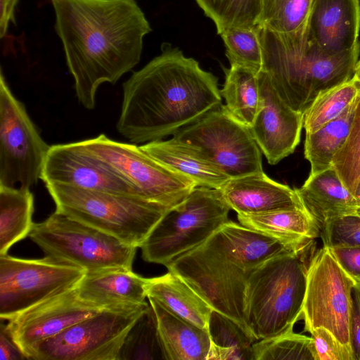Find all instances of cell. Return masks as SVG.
<instances>
[{"label": "cell", "instance_id": "cell-19", "mask_svg": "<svg viewBox=\"0 0 360 360\" xmlns=\"http://www.w3.org/2000/svg\"><path fill=\"white\" fill-rule=\"evenodd\" d=\"M219 190L238 214L304 209L296 189L271 179L263 172L230 179Z\"/></svg>", "mask_w": 360, "mask_h": 360}, {"label": "cell", "instance_id": "cell-29", "mask_svg": "<svg viewBox=\"0 0 360 360\" xmlns=\"http://www.w3.org/2000/svg\"><path fill=\"white\" fill-rule=\"evenodd\" d=\"M207 330L211 345L207 360H253L257 340L231 318L212 309Z\"/></svg>", "mask_w": 360, "mask_h": 360}, {"label": "cell", "instance_id": "cell-7", "mask_svg": "<svg viewBox=\"0 0 360 360\" xmlns=\"http://www.w3.org/2000/svg\"><path fill=\"white\" fill-rule=\"evenodd\" d=\"M230 210L219 189L196 186L151 230L140 247L143 260L166 266L229 221Z\"/></svg>", "mask_w": 360, "mask_h": 360}, {"label": "cell", "instance_id": "cell-36", "mask_svg": "<svg viewBox=\"0 0 360 360\" xmlns=\"http://www.w3.org/2000/svg\"><path fill=\"white\" fill-rule=\"evenodd\" d=\"M332 167L347 189L354 195L360 181V93L347 139L334 156Z\"/></svg>", "mask_w": 360, "mask_h": 360}, {"label": "cell", "instance_id": "cell-8", "mask_svg": "<svg viewBox=\"0 0 360 360\" xmlns=\"http://www.w3.org/2000/svg\"><path fill=\"white\" fill-rule=\"evenodd\" d=\"M29 237L46 255L79 266L86 273L132 270L138 248L56 211L34 223Z\"/></svg>", "mask_w": 360, "mask_h": 360}, {"label": "cell", "instance_id": "cell-3", "mask_svg": "<svg viewBox=\"0 0 360 360\" xmlns=\"http://www.w3.org/2000/svg\"><path fill=\"white\" fill-rule=\"evenodd\" d=\"M285 252L277 240L229 221L204 243L165 266L184 279L213 310L250 333L245 319L249 278L262 264Z\"/></svg>", "mask_w": 360, "mask_h": 360}, {"label": "cell", "instance_id": "cell-1", "mask_svg": "<svg viewBox=\"0 0 360 360\" xmlns=\"http://www.w3.org/2000/svg\"><path fill=\"white\" fill-rule=\"evenodd\" d=\"M51 1L76 96L92 110L99 86L114 84L139 63L151 27L135 0Z\"/></svg>", "mask_w": 360, "mask_h": 360}, {"label": "cell", "instance_id": "cell-34", "mask_svg": "<svg viewBox=\"0 0 360 360\" xmlns=\"http://www.w3.org/2000/svg\"><path fill=\"white\" fill-rule=\"evenodd\" d=\"M259 26L234 27L221 33L230 65L248 68L257 73L262 69Z\"/></svg>", "mask_w": 360, "mask_h": 360}, {"label": "cell", "instance_id": "cell-16", "mask_svg": "<svg viewBox=\"0 0 360 360\" xmlns=\"http://www.w3.org/2000/svg\"><path fill=\"white\" fill-rule=\"evenodd\" d=\"M260 100L249 129L270 165L292 153L300 143L303 115L292 109L279 96L266 74H258Z\"/></svg>", "mask_w": 360, "mask_h": 360}, {"label": "cell", "instance_id": "cell-31", "mask_svg": "<svg viewBox=\"0 0 360 360\" xmlns=\"http://www.w3.org/2000/svg\"><path fill=\"white\" fill-rule=\"evenodd\" d=\"M313 0H262L258 25L279 34L306 30Z\"/></svg>", "mask_w": 360, "mask_h": 360}, {"label": "cell", "instance_id": "cell-21", "mask_svg": "<svg viewBox=\"0 0 360 360\" xmlns=\"http://www.w3.org/2000/svg\"><path fill=\"white\" fill-rule=\"evenodd\" d=\"M148 278L132 270L116 269L86 273L77 285L84 302L100 308L146 302Z\"/></svg>", "mask_w": 360, "mask_h": 360}, {"label": "cell", "instance_id": "cell-44", "mask_svg": "<svg viewBox=\"0 0 360 360\" xmlns=\"http://www.w3.org/2000/svg\"><path fill=\"white\" fill-rule=\"evenodd\" d=\"M354 77L360 82V60H358L356 65Z\"/></svg>", "mask_w": 360, "mask_h": 360}, {"label": "cell", "instance_id": "cell-32", "mask_svg": "<svg viewBox=\"0 0 360 360\" xmlns=\"http://www.w3.org/2000/svg\"><path fill=\"white\" fill-rule=\"evenodd\" d=\"M214 22L217 33L234 27L258 25L262 0H195Z\"/></svg>", "mask_w": 360, "mask_h": 360}, {"label": "cell", "instance_id": "cell-38", "mask_svg": "<svg viewBox=\"0 0 360 360\" xmlns=\"http://www.w3.org/2000/svg\"><path fill=\"white\" fill-rule=\"evenodd\" d=\"M310 334L314 360H354L352 350L328 329L318 327Z\"/></svg>", "mask_w": 360, "mask_h": 360}, {"label": "cell", "instance_id": "cell-42", "mask_svg": "<svg viewBox=\"0 0 360 360\" xmlns=\"http://www.w3.org/2000/svg\"><path fill=\"white\" fill-rule=\"evenodd\" d=\"M18 0H0V37H4L10 22L15 23V10Z\"/></svg>", "mask_w": 360, "mask_h": 360}, {"label": "cell", "instance_id": "cell-2", "mask_svg": "<svg viewBox=\"0 0 360 360\" xmlns=\"http://www.w3.org/2000/svg\"><path fill=\"white\" fill-rule=\"evenodd\" d=\"M217 81L197 60L163 43L161 53L123 84L117 129L134 144L173 136L221 104Z\"/></svg>", "mask_w": 360, "mask_h": 360}, {"label": "cell", "instance_id": "cell-17", "mask_svg": "<svg viewBox=\"0 0 360 360\" xmlns=\"http://www.w3.org/2000/svg\"><path fill=\"white\" fill-rule=\"evenodd\" d=\"M41 179L45 184H63L141 197L133 186L84 150L78 142L51 146Z\"/></svg>", "mask_w": 360, "mask_h": 360}, {"label": "cell", "instance_id": "cell-26", "mask_svg": "<svg viewBox=\"0 0 360 360\" xmlns=\"http://www.w3.org/2000/svg\"><path fill=\"white\" fill-rule=\"evenodd\" d=\"M34 201L28 188L0 186V255L29 236L34 224Z\"/></svg>", "mask_w": 360, "mask_h": 360}, {"label": "cell", "instance_id": "cell-28", "mask_svg": "<svg viewBox=\"0 0 360 360\" xmlns=\"http://www.w3.org/2000/svg\"><path fill=\"white\" fill-rule=\"evenodd\" d=\"M356 100L338 117L318 130L306 133L304 157L311 165L310 174L332 167L337 152L344 144L353 120Z\"/></svg>", "mask_w": 360, "mask_h": 360}, {"label": "cell", "instance_id": "cell-25", "mask_svg": "<svg viewBox=\"0 0 360 360\" xmlns=\"http://www.w3.org/2000/svg\"><path fill=\"white\" fill-rule=\"evenodd\" d=\"M147 297L169 311L203 329H208L212 307L184 279L172 271L148 278Z\"/></svg>", "mask_w": 360, "mask_h": 360}, {"label": "cell", "instance_id": "cell-39", "mask_svg": "<svg viewBox=\"0 0 360 360\" xmlns=\"http://www.w3.org/2000/svg\"><path fill=\"white\" fill-rule=\"evenodd\" d=\"M329 249L347 274L356 283H360V245L333 246L330 247Z\"/></svg>", "mask_w": 360, "mask_h": 360}, {"label": "cell", "instance_id": "cell-43", "mask_svg": "<svg viewBox=\"0 0 360 360\" xmlns=\"http://www.w3.org/2000/svg\"><path fill=\"white\" fill-rule=\"evenodd\" d=\"M354 196L356 199L358 207H360V181L356 188V190L354 193Z\"/></svg>", "mask_w": 360, "mask_h": 360}, {"label": "cell", "instance_id": "cell-9", "mask_svg": "<svg viewBox=\"0 0 360 360\" xmlns=\"http://www.w3.org/2000/svg\"><path fill=\"white\" fill-rule=\"evenodd\" d=\"M148 307L146 302L104 308L39 344L29 359L118 360L129 332Z\"/></svg>", "mask_w": 360, "mask_h": 360}, {"label": "cell", "instance_id": "cell-35", "mask_svg": "<svg viewBox=\"0 0 360 360\" xmlns=\"http://www.w3.org/2000/svg\"><path fill=\"white\" fill-rule=\"evenodd\" d=\"M253 360H314L311 337L293 330L257 340Z\"/></svg>", "mask_w": 360, "mask_h": 360}, {"label": "cell", "instance_id": "cell-6", "mask_svg": "<svg viewBox=\"0 0 360 360\" xmlns=\"http://www.w3.org/2000/svg\"><path fill=\"white\" fill-rule=\"evenodd\" d=\"M56 211L140 248L170 209L143 198L49 184Z\"/></svg>", "mask_w": 360, "mask_h": 360}, {"label": "cell", "instance_id": "cell-4", "mask_svg": "<svg viewBox=\"0 0 360 360\" xmlns=\"http://www.w3.org/2000/svg\"><path fill=\"white\" fill-rule=\"evenodd\" d=\"M260 41L262 70L281 98L302 115L321 94L354 77L360 50L359 44L328 55L307 39L306 30L285 34L261 27Z\"/></svg>", "mask_w": 360, "mask_h": 360}, {"label": "cell", "instance_id": "cell-15", "mask_svg": "<svg viewBox=\"0 0 360 360\" xmlns=\"http://www.w3.org/2000/svg\"><path fill=\"white\" fill-rule=\"evenodd\" d=\"M76 287L51 297L8 321L6 330L27 359L44 341L104 309L81 300Z\"/></svg>", "mask_w": 360, "mask_h": 360}, {"label": "cell", "instance_id": "cell-23", "mask_svg": "<svg viewBox=\"0 0 360 360\" xmlns=\"http://www.w3.org/2000/svg\"><path fill=\"white\" fill-rule=\"evenodd\" d=\"M238 219L242 225L277 240L290 251L298 250L321 233L319 226L304 209L238 214Z\"/></svg>", "mask_w": 360, "mask_h": 360}, {"label": "cell", "instance_id": "cell-5", "mask_svg": "<svg viewBox=\"0 0 360 360\" xmlns=\"http://www.w3.org/2000/svg\"><path fill=\"white\" fill-rule=\"evenodd\" d=\"M313 240L296 251L276 255L250 275L245 293V319L257 340L293 330L302 319L307 274L317 251Z\"/></svg>", "mask_w": 360, "mask_h": 360}, {"label": "cell", "instance_id": "cell-14", "mask_svg": "<svg viewBox=\"0 0 360 360\" xmlns=\"http://www.w3.org/2000/svg\"><path fill=\"white\" fill-rule=\"evenodd\" d=\"M173 136L198 147L230 179L263 172L261 150L249 128L222 104Z\"/></svg>", "mask_w": 360, "mask_h": 360}, {"label": "cell", "instance_id": "cell-11", "mask_svg": "<svg viewBox=\"0 0 360 360\" xmlns=\"http://www.w3.org/2000/svg\"><path fill=\"white\" fill-rule=\"evenodd\" d=\"M82 268L46 255L24 259L0 255V318L8 321L30 307L75 287Z\"/></svg>", "mask_w": 360, "mask_h": 360}, {"label": "cell", "instance_id": "cell-27", "mask_svg": "<svg viewBox=\"0 0 360 360\" xmlns=\"http://www.w3.org/2000/svg\"><path fill=\"white\" fill-rule=\"evenodd\" d=\"M224 70L225 82L220 92L225 99V107L232 117L249 128L259 105V73L237 65Z\"/></svg>", "mask_w": 360, "mask_h": 360}, {"label": "cell", "instance_id": "cell-13", "mask_svg": "<svg viewBox=\"0 0 360 360\" xmlns=\"http://www.w3.org/2000/svg\"><path fill=\"white\" fill-rule=\"evenodd\" d=\"M356 283L328 247L318 248L307 270L302 308L304 331L310 333L323 327L352 350L349 323Z\"/></svg>", "mask_w": 360, "mask_h": 360}, {"label": "cell", "instance_id": "cell-20", "mask_svg": "<svg viewBox=\"0 0 360 360\" xmlns=\"http://www.w3.org/2000/svg\"><path fill=\"white\" fill-rule=\"evenodd\" d=\"M296 191L304 210L321 231L337 219L358 213L359 207L354 195L344 185L333 167L309 174Z\"/></svg>", "mask_w": 360, "mask_h": 360}, {"label": "cell", "instance_id": "cell-12", "mask_svg": "<svg viewBox=\"0 0 360 360\" xmlns=\"http://www.w3.org/2000/svg\"><path fill=\"white\" fill-rule=\"evenodd\" d=\"M51 146L40 135L24 104L0 75V186L30 188L41 179Z\"/></svg>", "mask_w": 360, "mask_h": 360}, {"label": "cell", "instance_id": "cell-22", "mask_svg": "<svg viewBox=\"0 0 360 360\" xmlns=\"http://www.w3.org/2000/svg\"><path fill=\"white\" fill-rule=\"evenodd\" d=\"M140 147L159 162L192 180L197 186L219 189L230 179L198 147L174 136L166 141L148 142Z\"/></svg>", "mask_w": 360, "mask_h": 360}, {"label": "cell", "instance_id": "cell-40", "mask_svg": "<svg viewBox=\"0 0 360 360\" xmlns=\"http://www.w3.org/2000/svg\"><path fill=\"white\" fill-rule=\"evenodd\" d=\"M352 296L349 323L350 346L354 360H360V283H356Z\"/></svg>", "mask_w": 360, "mask_h": 360}, {"label": "cell", "instance_id": "cell-37", "mask_svg": "<svg viewBox=\"0 0 360 360\" xmlns=\"http://www.w3.org/2000/svg\"><path fill=\"white\" fill-rule=\"evenodd\" d=\"M323 245H360V207L356 214L348 215L329 223L320 233Z\"/></svg>", "mask_w": 360, "mask_h": 360}, {"label": "cell", "instance_id": "cell-10", "mask_svg": "<svg viewBox=\"0 0 360 360\" xmlns=\"http://www.w3.org/2000/svg\"><path fill=\"white\" fill-rule=\"evenodd\" d=\"M77 142L133 186L141 197L170 209L183 202L197 186L192 180L159 162L136 144L116 141L105 134Z\"/></svg>", "mask_w": 360, "mask_h": 360}, {"label": "cell", "instance_id": "cell-30", "mask_svg": "<svg viewBox=\"0 0 360 360\" xmlns=\"http://www.w3.org/2000/svg\"><path fill=\"white\" fill-rule=\"evenodd\" d=\"M360 93V82L349 81L321 94L303 114L306 133L314 132L340 116Z\"/></svg>", "mask_w": 360, "mask_h": 360}, {"label": "cell", "instance_id": "cell-24", "mask_svg": "<svg viewBox=\"0 0 360 360\" xmlns=\"http://www.w3.org/2000/svg\"><path fill=\"white\" fill-rule=\"evenodd\" d=\"M147 298L155 314L167 359L207 360L211 345L208 330L174 315L155 299Z\"/></svg>", "mask_w": 360, "mask_h": 360}, {"label": "cell", "instance_id": "cell-33", "mask_svg": "<svg viewBox=\"0 0 360 360\" xmlns=\"http://www.w3.org/2000/svg\"><path fill=\"white\" fill-rule=\"evenodd\" d=\"M121 359L167 360L150 304L129 332L120 353Z\"/></svg>", "mask_w": 360, "mask_h": 360}, {"label": "cell", "instance_id": "cell-41", "mask_svg": "<svg viewBox=\"0 0 360 360\" xmlns=\"http://www.w3.org/2000/svg\"><path fill=\"white\" fill-rule=\"evenodd\" d=\"M0 326V360L27 359L20 348L14 342L6 330L3 321Z\"/></svg>", "mask_w": 360, "mask_h": 360}, {"label": "cell", "instance_id": "cell-18", "mask_svg": "<svg viewBox=\"0 0 360 360\" xmlns=\"http://www.w3.org/2000/svg\"><path fill=\"white\" fill-rule=\"evenodd\" d=\"M359 0H313L306 33L307 39L328 55L349 51L359 44Z\"/></svg>", "mask_w": 360, "mask_h": 360}]
</instances>
